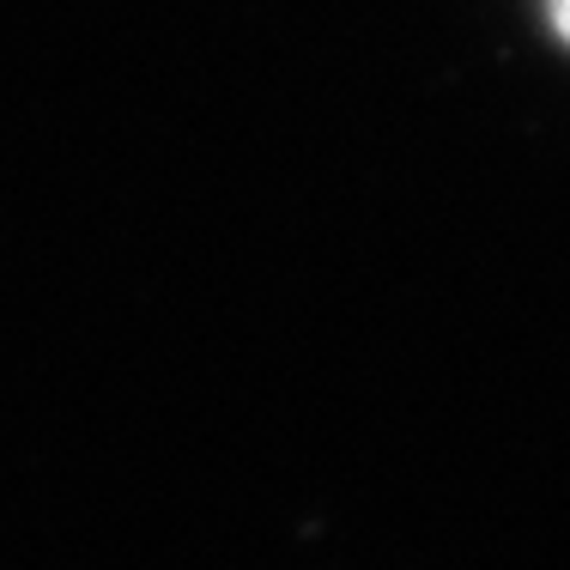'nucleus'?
Segmentation results:
<instances>
[{"mask_svg":"<svg viewBox=\"0 0 570 570\" xmlns=\"http://www.w3.org/2000/svg\"><path fill=\"white\" fill-rule=\"evenodd\" d=\"M547 19L559 31V43H570V0H547Z\"/></svg>","mask_w":570,"mask_h":570,"instance_id":"obj_1","label":"nucleus"}]
</instances>
